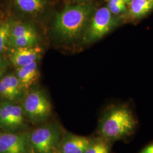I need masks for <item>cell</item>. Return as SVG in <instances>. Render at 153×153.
Segmentation results:
<instances>
[{
    "instance_id": "obj_26",
    "label": "cell",
    "mask_w": 153,
    "mask_h": 153,
    "mask_svg": "<svg viewBox=\"0 0 153 153\" xmlns=\"http://www.w3.org/2000/svg\"><path fill=\"white\" fill-rule=\"evenodd\" d=\"M149 1H153V0H149Z\"/></svg>"
},
{
    "instance_id": "obj_17",
    "label": "cell",
    "mask_w": 153,
    "mask_h": 153,
    "mask_svg": "<svg viewBox=\"0 0 153 153\" xmlns=\"http://www.w3.org/2000/svg\"><path fill=\"white\" fill-rule=\"evenodd\" d=\"M108 144L103 141L90 143L85 153H109Z\"/></svg>"
},
{
    "instance_id": "obj_23",
    "label": "cell",
    "mask_w": 153,
    "mask_h": 153,
    "mask_svg": "<svg viewBox=\"0 0 153 153\" xmlns=\"http://www.w3.org/2000/svg\"><path fill=\"white\" fill-rule=\"evenodd\" d=\"M124 1L126 3H127V4H130V3H131V1H130L129 0H124Z\"/></svg>"
},
{
    "instance_id": "obj_21",
    "label": "cell",
    "mask_w": 153,
    "mask_h": 153,
    "mask_svg": "<svg viewBox=\"0 0 153 153\" xmlns=\"http://www.w3.org/2000/svg\"><path fill=\"white\" fill-rule=\"evenodd\" d=\"M140 153H153V143L145 148Z\"/></svg>"
},
{
    "instance_id": "obj_3",
    "label": "cell",
    "mask_w": 153,
    "mask_h": 153,
    "mask_svg": "<svg viewBox=\"0 0 153 153\" xmlns=\"http://www.w3.org/2000/svg\"><path fill=\"white\" fill-rule=\"evenodd\" d=\"M119 20L108 7L99 9L93 14L83 33L85 43H91L104 37L118 25Z\"/></svg>"
},
{
    "instance_id": "obj_10",
    "label": "cell",
    "mask_w": 153,
    "mask_h": 153,
    "mask_svg": "<svg viewBox=\"0 0 153 153\" xmlns=\"http://www.w3.org/2000/svg\"><path fill=\"white\" fill-rule=\"evenodd\" d=\"M91 143L90 139L85 137L72 136L63 142L62 153H85Z\"/></svg>"
},
{
    "instance_id": "obj_16",
    "label": "cell",
    "mask_w": 153,
    "mask_h": 153,
    "mask_svg": "<svg viewBox=\"0 0 153 153\" xmlns=\"http://www.w3.org/2000/svg\"><path fill=\"white\" fill-rule=\"evenodd\" d=\"M11 104L8 102L0 106V124L6 127H13L11 114Z\"/></svg>"
},
{
    "instance_id": "obj_6",
    "label": "cell",
    "mask_w": 153,
    "mask_h": 153,
    "mask_svg": "<svg viewBox=\"0 0 153 153\" xmlns=\"http://www.w3.org/2000/svg\"><path fill=\"white\" fill-rule=\"evenodd\" d=\"M9 57L11 64L16 68L27 65L39 60L43 49L38 45L9 49Z\"/></svg>"
},
{
    "instance_id": "obj_1",
    "label": "cell",
    "mask_w": 153,
    "mask_h": 153,
    "mask_svg": "<svg viewBox=\"0 0 153 153\" xmlns=\"http://www.w3.org/2000/svg\"><path fill=\"white\" fill-rule=\"evenodd\" d=\"M94 11L88 4L67 6L55 17L53 31L61 40L71 42L78 38L88 25Z\"/></svg>"
},
{
    "instance_id": "obj_25",
    "label": "cell",
    "mask_w": 153,
    "mask_h": 153,
    "mask_svg": "<svg viewBox=\"0 0 153 153\" xmlns=\"http://www.w3.org/2000/svg\"><path fill=\"white\" fill-rule=\"evenodd\" d=\"M1 23H2V22H0V25H1Z\"/></svg>"
},
{
    "instance_id": "obj_9",
    "label": "cell",
    "mask_w": 153,
    "mask_h": 153,
    "mask_svg": "<svg viewBox=\"0 0 153 153\" xmlns=\"http://www.w3.org/2000/svg\"><path fill=\"white\" fill-rule=\"evenodd\" d=\"M15 74L25 90L28 89L38 79L39 70L37 62H34L27 65L17 68Z\"/></svg>"
},
{
    "instance_id": "obj_8",
    "label": "cell",
    "mask_w": 153,
    "mask_h": 153,
    "mask_svg": "<svg viewBox=\"0 0 153 153\" xmlns=\"http://www.w3.org/2000/svg\"><path fill=\"white\" fill-rule=\"evenodd\" d=\"M27 144L24 135L0 133V153H26Z\"/></svg>"
},
{
    "instance_id": "obj_24",
    "label": "cell",
    "mask_w": 153,
    "mask_h": 153,
    "mask_svg": "<svg viewBox=\"0 0 153 153\" xmlns=\"http://www.w3.org/2000/svg\"><path fill=\"white\" fill-rule=\"evenodd\" d=\"M77 1H79V2H85V1H88V0H76Z\"/></svg>"
},
{
    "instance_id": "obj_4",
    "label": "cell",
    "mask_w": 153,
    "mask_h": 153,
    "mask_svg": "<svg viewBox=\"0 0 153 153\" xmlns=\"http://www.w3.org/2000/svg\"><path fill=\"white\" fill-rule=\"evenodd\" d=\"M23 107L28 117L34 121L44 120L49 116L52 111L50 102L39 90L29 93L24 101Z\"/></svg>"
},
{
    "instance_id": "obj_22",
    "label": "cell",
    "mask_w": 153,
    "mask_h": 153,
    "mask_svg": "<svg viewBox=\"0 0 153 153\" xmlns=\"http://www.w3.org/2000/svg\"><path fill=\"white\" fill-rule=\"evenodd\" d=\"M109 2L119 5L126 6V2L124 0H109Z\"/></svg>"
},
{
    "instance_id": "obj_14",
    "label": "cell",
    "mask_w": 153,
    "mask_h": 153,
    "mask_svg": "<svg viewBox=\"0 0 153 153\" xmlns=\"http://www.w3.org/2000/svg\"><path fill=\"white\" fill-rule=\"evenodd\" d=\"M37 33L33 25L27 23L16 22L13 21L11 26L10 38H16L25 35Z\"/></svg>"
},
{
    "instance_id": "obj_2",
    "label": "cell",
    "mask_w": 153,
    "mask_h": 153,
    "mask_svg": "<svg viewBox=\"0 0 153 153\" xmlns=\"http://www.w3.org/2000/svg\"><path fill=\"white\" fill-rule=\"evenodd\" d=\"M136 125V121L131 112L124 107L112 109L105 117L100 131L103 137L118 139L129 134Z\"/></svg>"
},
{
    "instance_id": "obj_7",
    "label": "cell",
    "mask_w": 153,
    "mask_h": 153,
    "mask_svg": "<svg viewBox=\"0 0 153 153\" xmlns=\"http://www.w3.org/2000/svg\"><path fill=\"white\" fill-rule=\"evenodd\" d=\"M25 88L14 74H9L0 78V97L7 101L19 98Z\"/></svg>"
},
{
    "instance_id": "obj_15",
    "label": "cell",
    "mask_w": 153,
    "mask_h": 153,
    "mask_svg": "<svg viewBox=\"0 0 153 153\" xmlns=\"http://www.w3.org/2000/svg\"><path fill=\"white\" fill-rule=\"evenodd\" d=\"M13 22L12 20H7L0 25V54L9 50L7 44Z\"/></svg>"
},
{
    "instance_id": "obj_18",
    "label": "cell",
    "mask_w": 153,
    "mask_h": 153,
    "mask_svg": "<svg viewBox=\"0 0 153 153\" xmlns=\"http://www.w3.org/2000/svg\"><path fill=\"white\" fill-rule=\"evenodd\" d=\"M11 114L13 127L22 124L23 121L22 107L17 105L11 104Z\"/></svg>"
},
{
    "instance_id": "obj_11",
    "label": "cell",
    "mask_w": 153,
    "mask_h": 153,
    "mask_svg": "<svg viewBox=\"0 0 153 153\" xmlns=\"http://www.w3.org/2000/svg\"><path fill=\"white\" fill-rule=\"evenodd\" d=\"M16 8L23 13L37 14L43 11L47 5L46 0H14Z\"/></svg>"
},
{
    "instance_id": "obj_19",
    "label": "cell",
    "mask_w": 153,
    "mask_h": 153,
    "mask_svg": "<svg viewBox=\"0 0 153 153\" xmlns=\"http://www.w3.org/2000/svg\"><path fill=\"white\" fill-rule=\"evenodd\" d=\"M109 11L114 14H119L120 13H125L126 11V6L119 5L109 2L108 7Z\"/></svg>"
},
{
    "instance_id": "obj_12",
    "label": "cell",
    "mask_w": 153,
    "mask_h": 153,
    "mask_svg": "<svg viewBox=\"0 0 153 153\" xmlns=\"http://www.w3.org/2000/svg\"><path fill=\"white\" fill-rule=\"evenodd\" d=\"M153 9V1L131 0L129 15L133 19H140L145 16Z\"/></svg>"
},
{
    "instance_id": "obj_5",
    "label": "cell",
    "mask_w": 153,
    "mask_h": 153,
    "mask_svg": "<svg viewBox=\"0 0 153 153\" xmlns=\"http://www.w3.org/2000/svg\"><path fill=\"white\" fill-rule=\"evenodd\" d=\"M30 141L37 153H52L57 141V133L50 127L40 128L33 131Z\"/></svg>"
},
{
    "instance_id": "obj_13",
    "label": "cell",
    "mask_w": 153,
    "mask_h": 153,
    "mask_svg": "<svg viewBox=\"0 0 153 153\" xmlns=\"http://www.w3.org/2000/svg\"><path fill=\"white\" fill-rule=\"evenodd\" d=\"M38 42L37 33L9 38L7 47L9 48L27 47L36 45Z\"/></svg>"
},
{
    "instance_id": "obj_20",
    "label": "cell",
    "mask_w": 153,
    "mask_h": 153,
    "mask_svg": "<svg viewBox=\"0 0 153 153\" xmlns=\"http://www.w3.org/2000/svg\"><path fill=\"white\" fill-rule=\"evenodd\" d=\"M6 66V61L1 56L0 54V78L2 77L4 72L5 71Z\"/></svg>"
}]
</instances>
